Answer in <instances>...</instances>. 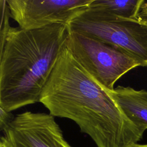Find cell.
I'll use <instances>...</instances> for the list:
<instances>
[{
  "label": "cell",
  "mask_w": 147,
  "mask_h": 147,
  "mask_svg": "<svg viewBox=\"0 0 147 147\" xmlns=\"http://www.w3.org/2000/svg\"><path fill=\"white\" fill-rule=\"evenodd\" d=\"M138 20L147 25V0H143L137 16Z\"/></svg>",
  "instance_id": "30bf717a"
},
{
  "label": "cell",
  "mask_w": 147,
  "mask_h": 147,
  "mask_svg": "<svg viewBox=\"0 0 147 147\" xmlns=\"http://www.w3.org/2000/svg\"><path fill=\"white\" fill-rule=\"evenodd\" d=\"M68 33V25L61 24L9 27L1 37L0 107L11 111L39 102Z\"/></svg>",
  "instance_id": "7a4b0ae2"
},
{
  "label": "cell",
  "mask_w": 147,
  "mask_h": 147,
  "mask_svg": "<svg viewBox=\"0 0 147 147\" xmlns=\"http://www.w3.org/2000/svg\"><path fill=\"white\" fill-rule=\"evenodd\" d=\"M93 0H6L10 17L24 30L68 24L86 11Z\"/></svg>",
  "instance_id": "8992f818"
},
{
  "label": "cell",
  "mask_w": 147,
  "mask_h": 147,
  "mask_svg": "<svg viewBox=\"0 0 147 147\" xmlns=\"http://www.w3.org/2000/svg\"><path fill=\"white\" fill-rule=\"evenodd\" d=\"M65 44L79 64L109 91L123 75L141 66L122 50L75 30L69 29Z\"/></svg>",
  "instance_id": "277c9868"
},
{
  "label": "cell",
  "mask_w": 147,
  "mask_h": 147,
  "mask_svg": "<svg viewBox=\"0 0 147 147\" xmlns=\"http://www.w3.org/2000/svg\"><path fill=\"white\" fill-rule=\"evenodd\" d=\"M69 30L117 47L147 66V25L88 9L73 20Z\"/></svg>",
  "instance_id": "3957f363"
},
{
  "label": "cell",
  "mask_w": 147,
  "mask_h": 147,
  "mask_svg": "<svg viewBox=\"0 0 147 147\" xmlns=\"http://www.w3.org/2000/svg\"><path fill=\"white\" fill-rule=\"evenodd\" d=\"M14 115L9 111L0 107V130L2 131L14 119Z\"/></svg>",
  "instance_id": "9c48e42d"
},
{
  "label": "cell",
  "mask_w": 147,
  "mask_h": 147,
  "mask_svg": "<svg viewBox=\"0 0 147 147\" xmlns=\"http://www.w3.org/2000/svg\"><path fill=\"white\" fill-rule=\"evenodd\" d=\"M131 147H147V144H136L133 145Z\"/></svg>",
  "instance_id": "8fae6325"
},
{
  "label": "cell",
  "mask_w": 147,
  "mask_h": 147,
  "mask_svg": "<svg viewBox=\"0 0 147 147\" xmlns=\"http://www.w3.org/2000/svg\"><path fill=\"white\" fill-rule=\"evenodd\" d=\"M54 117L31 111L15 115L2 131L0 147H72Z\"/></svg>",
  "instance_id": "5b68a950"
},
{
  "label": "cell",
  "mask_w": 147,
  "mask_h": 147,
  "mask_svg": "<svg viewBox=\"0 0 147 147\" xmlns=\"http://www.w3.org/2000/svg\"><path fill=\"white\" fill-rule=\"evenodd\" d=\"M110 92L127 117L145 131L147 129V91L118 86Z\"/></svg>",
  "instance_id": "52a82bcc"
},
{
  "label": "cell",
  "mask_w": 147,
  "mask_h": 147,
  "mask_svg": "<svg viewBox=\"0 0 147 147\" xmlns=\"http://www.w3.org/2000/svg\"><path fill=\"white\" fill-rule=\"evenodd\" d=\"M39 102L53 117L75 122L96 147H131L144 133L127 117L110 91L79 64L66 44Z\"/></svg>",
  "instance_id": "6da1fadb"
},
{
  "label": "cell",
  "mask_w": 147,
  "mask_h": 147,
  "mask_svg": "<svg viewBox=\"0 0 147 147\" xmlns=\"http://www.w3.org/2000/svg\"><path fill=\"white\" fill-rule=\"evenodd\" d=\"M143 0H93L88 9L126 20H138Z\"/></svg>",
  "instance_id": "ba28073f"
}]
</instances>
